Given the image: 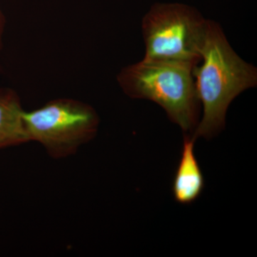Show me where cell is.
<instances>
[{
	"label": "cell",
	"mask_w": 257,
	"mask_h": 257,
	"mask_svg": "<svg viewBox=\"0 0 257 257\" xmlns=\"http://www.w3.org/2000/svg\"><path fill=\"white\" fill-rule=\"evenodd\" d=\"M200 53L202 64L193 69L196 92L203 105L202 119L192 134L195 140L219 133L231 101L257 84L256 69L234 52L215 22L207 21Z\"/></svg>",
	"instance_id": "1"
},
{
	"label": "cell",
	"mask_w": 257,
	"mask_h": 257,
	"mask_svg": "<svg viewBox=\"0 0 257 257\" xmlns=\"http://www.w3.org/2000/svg\"><path fill=\"white\" fill-rule=\"evenodd\" d=\"M195 66L177 61L143 60L120 71L117 82L134 99L155 101L186 133H194L199 123V102L193 77Z\"/></svg>",
	"instance_id": "2"
},
{
	"label": "cell",
	"mask_w": 257,
	"mask_h": 257,
	"mask_svg": "<svg viewBox=\"0 0 257 257\" xmlns=\"http://www.w3.org/2000/svg\"><path fill=\"white\" fill-rule=\"evenodd\" d=\"M208 20L188 5L158 3L145 15L142 30L145 44L144 58L177 61L196 66Z\"/></svg>",
	"instance_id": "3"
},
{
	"label": "cell",
	"mask_w": 257,
	"mask_h": 257,
	"mask_svg": "<svg viewBox=\"0 0 257 257\" xmlns=\"http://www.w3.org/2000/svg\"><path fill=\"white\" fill-rule=\"evenodd\" d=\"M29 141L37 142L52 158L73 155L97 133L99 118L94 108L76 99H53L42 107L24 111Z\"/></svg>",
	"instance_id": "4"
},
{
	"label": "cell",
	"mask_w": 257,
	"mask_h": 257,
	"mask_svg": "<svg viewBox=\"0 0 257 257\" xmlns=\"http://www.w3.org/2000/svg\"><path fill=\"white\" fill-rule=\"evenodd\" d=\"M195 139L184 137L182 156L174 179L172 191L177 202L189 204L202 193L204 179L194 153Z\"/></svg>",
	"instance_id": "5"
},
{
	"label": "cell",
	"mask_w": 257,
	"mask_h": 257,
	"mask_svg": "<svg viewBox=\"0 0 257 257\" xmlns=\"http://www.w3.org/2000/svg\"><path fill=\"white\" fill-rule=\"evenodd\" d=\"M24 111L18 93L0 87V149L28 143Z\"/></svg>",
	"instance_id": "6"
},
{
	"label": "cell",
	"mask_w": 257,
	"mask_h": 257,
	"mask_svg": "<svg viewBox=\"0 0 257 257\" xmlns=\"http://www.w3.org/2000/svg\"><path fill=\"white\" fill-rule=\"evenodd\" d=\"M5 25V16L3 13H2L1 10H0V50H1L2 47H3V32H4Z\"/></svg>",
	"instance_id": "7"
}]
</instances>
